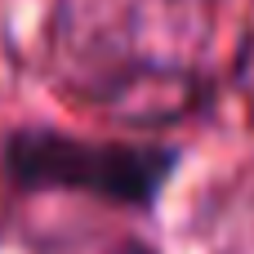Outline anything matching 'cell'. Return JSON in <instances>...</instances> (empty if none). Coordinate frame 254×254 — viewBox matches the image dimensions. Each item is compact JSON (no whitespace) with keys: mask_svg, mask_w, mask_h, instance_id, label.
I'll return each mask as SVG.
<instances>
[{"mask_svg":"<svg viewBox=\"0 0 254 254\" xmlns=\"http://www.w3.org/2000/svg\"><path fill=\"white\" fill-rule=\"evenodd\" d=\"M4 165L13 179L31 188H76V192H94L121 205H147L161 192L174 165V152L80 143V138H58V134H18L4 152Z\"/></svg>","mask_w":254,"mask_h":254,"instance_id":"7a4b0ae2","label":"cell"},{"mask_svg":"<svg viewBox=\"0 0 254 254\" xmlns=\"http://www.w3.org/2000/svg\"><path fill=\"white\" fill-rule=\"evenodd\" d=\"M237 85H241V94L254 112V4H250V18H246V31H241V45H237Z\"/></svg>","mask_w":254,"mask_h":254,"instance_id":"277c9868","label":"cell"},{"mask_svg":"<svg viewBox=\"0 0 254 254\" xmlns=\"http://www.w3.org/2000/svg\"><path fill=\"white\" fill-rule=\"evenodd\" d=\"M40 254H152L147 246H138L134 237H116V232H89V237H63L54 246H45Z\"/></svg>","mask_w":254,"mask_h":254,"instance_id":"3957f363","label":"cell"},{"mask_svg":"<svg viewBox=\"0 0 254 254\" xmlns=\"http://www.w3.org/2000/svg\"><path fill=\"white\" fill-rule=\"evenodd\" d=\"M45 67L107 121H183L214 85V0H54Z\"/></svg>","mask_w":254,"mask_h":254,"instance_id":"6da1fadb","label":"cell"}]
</instances>
